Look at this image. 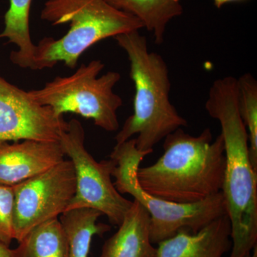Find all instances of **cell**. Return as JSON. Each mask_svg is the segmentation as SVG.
I'll use <instances>...</instances> for the list:
<instances>
[{"mask_svg": "<svg viewBox=\"0 0 257 257\" xmlns=\"http://www.w3.org/2000/svg\"><path fill=\"white\" fill-rule=\"evenodd\" d=\"M205 108L220 124L224 140L221 192L231 222L230 257H244L256 248L257 170L250 159L247 130L239 114L237 79L229 76L214 81Z\"/></svg>", "mask_w": 257, "mask_h": 257, "instance_id": "cell-1", "label": "cell"}, {"mask_svg": "<svg viewBox=\"0 0 257 257\" xmlns=\"http://www.w3.org/2000/svg\"><path fill=\"white\" fill-rule=\"evenodd\" d=\"M164 153L155 163L139 167V184L148 194L168 202H201L222 190L225 165L224 140L213 141L210 128L199 136L182 128L164 139Z\"/></svg>", "mask_w": 257, "mask_h": 257, "instance_id": "cell-2", "label": "cell"}, {"mask_svg": "<svg viewBox=\"0 0 257 257\" xmlns=\"http://www.w3.org/2000/svg\"><path fill=\"white\" fill-rule=\"evenodd\" d=\"M114 38L127 55L135 87L133 114L115 140L116 144L122 143L138 135L135 138L137 149L152 153L154 147L167 135L188 123L171 103L167 64L162 56L150 52L146 37L135 30Z\"/></svg>", "mask_w": 257, "mask_h": 257, "instance_id": "cell-3", "label": "cell"}, {"mask_svg": "<svg viewBox=\"0 0 257 257\" xmlns=\"http://www.w3.org/2000/svg\"><path fill=\"white\" fill-rule=\"evenodd\" d=\"M40 18L52 25L69 24V30L58 40H40L35 49V70L52 68L61 62L74 69L81 55L98 42L144 28L136 17L105 0H47Z\"/></svg>", "mask_w": 257, "mask_h": 257, "instance_id": "cell-4", "label": "cell"}, {"mask_svg": "<svg viewBox=\"0 0 257 257\" xmlns=\"http://www.w3.org/2000/svg\"><path fill=\"white\" fill-rule=\"evenodd\" d=\"M150 154L138 150L135 139H130L116 144L109 160L113 164L111 176L115 179V188L121 194L131 195L148 211L150 240L153 244L175 236L181 230L197 233L226 214L222 192L191 204L168 202L145 192L139 184L137 172L144 158Z\"/></svg>", "mask_w": 257, "mask_h": 257, "instance_id": "cell-5", "label": "cell"}, {"mask_svg": "<svg viewBox=\"0 0 257 257\" xmlns=\"http://www.w3.org/2000/svg\"><path fill=\"white\" fill-rule=\"evenodd\" d=\"M104 67L101 60H92L69 77H57L42 89L28 92L37 103L50 106L56 116L74 113L92 119L106 132H115L119 128L117 111L123 101L114 87L121 76L108 72L99 77Z\"/></svg>", "mask_w": 257, "mask_h": 257, "instance_id": "cell-6", "label": "cell"}, {"mask_svg": "<svg viewBox=\"0 0 257 257\" xmlns=\"http://www.w3.org/2000/svg\"><path fill=\"white\" fill-rule=\"evenodd\" d=\"M84 128L78 120L67 122L60 143L74 169L76 192L67 207L89 208L106 215L111 224L119 226L133 202L123 197L111 181L113 164L110 160L96 162L84 146Z\"/></svg>", "mask_w": 257, "mask_h": 257, "instance_id": "cell-7", "label": "cell"}, {"mask_svg": "<svg viewBox=\"0 0 257 257\" xmlns=\"http://www.w3.org/2000/svg\"><path fill=\"white\" fill-rule=\"evenodd\" d=\"M76 187L69 160L13 187L14 239L19 242L35 226L62 215L73 199Z\"/></svg>", "mask_w": 257, "mask_h": 257, "instance_id": "cell-8", "label": "cell"}, {"mask_svg": "<svg viewBox=\"0 0 257 257\" xmlns=\"http://www.w3.org/2000/svg\"><path fill=\"white\" fill-rule=\"evenodd\" d=\"M67 128L63 116L0 77V142H60Z\"/></svg>", "mask_w": 257, "mask_h": 257, "instance_id": "cell-9", "label": "cell"}, {"mask_svg": "<svg viewBox=\"0 0 257 257\" xmlns=\"http://www.w3.org/2000/svg\"><path fill=\"white\" fill-rule=\"evenodd\" d=\"M60 142H0V185L14 187L64 160Z\"/></svg>", "mask_w": 257, "mask_h": 257, "instance_id": "cell-10", "label": "cell"}, {"mask_svg": "<svg viewBox=\"0 0 257 257\" xmlns=\"http://www.w3.org/2000/svg\"><path fill=\"white\" fill-rule=\"evenodd\" d=\"M231 235V222L225 214L197 233L181 230L157 243V257H223L232 246Z\"/></svg>", "mask_w": 257, "mask_h": 257, "instance_id": "cell-11", "label": "cell"}, {"mask_svg": "<svg viewBox=\"0 0 257 257\" xmlns=\"http://www.w3.org/2000/svg\"><path fill=\"white\" fill-rule=\"evenodd\" d=\"M99 257H157L150 240V214L138 201H133L119 229L104 242Z\"/></svg>", "mask_w": 257, "mask_h": 257, "instance_id": "cell-12", "label": "cell"}, {"mask_svg": "<svg viewBox=\"0 0 257 257\" xmlns=\"http://www.w3.org/2000/svg\"><path fill=\"white\" fill-rule=\"evenodd\" d=\"M32 0H10V8L5 15L4 30L0 39L6 38L18 50L10 54L11 62L20 68L35 70L36 45L32 42L30 15Z\"/></svg>", "mask_w": 257, "mask_h": 257, "instance_id": "cell-13", "label": "cell"}, {"mask_svg": "<svg viewBox=\"0 0 257 257\" xmlns=\"http://www.w3.org/2000/svg\"><path fill=\"white\" fill-rule=\"evenodd\" d=\"M116 9L138 18L144 28L152 32L155 43L165 40L166 29L173 19L183 13L182 0H105Z\"/></svg>", "mask_w": 257, "mask_h": 257, "instance_id": "cell-14", "label": "cell"}, {"mask_svg": "<svg viewBox=\"0 0 257 257\" xmlns=\"http://www.w3.org/2000/svg\"><path fill=\"white\" fill-rule=\"evenodd\" d=\"M12 249L13 257H69L68 239L60 219L33 228Z\"/></svg>", "mask_w": 257, "mask_h": 257, "instance_id": "cell-15", "label": "cell"}, {"mask_svg": "<svg viewBox=\"0 0 257 257\" xmlns=\"http://www.w3.org/2000/svg\"><path fill=\"white\" fill-rule=\"evenodd\" d=\"M100 211L89 208L71 209L61 215L60 222L68 239L69 257H88L94 235L102 236L111 229L107 224H97Z\"/></svg>", "mask_w": 257, "mask_h": 257, "instance_id": "cell-16", "label": "cell"}, {"mask_svg": "<svg viewBox=\"0 0 257 257\" xmlns=\"http://www.w3.org/2000/svg\"><path fill=\"white\" fill-rule=\"evenodd\" d=\"M237 86L239 114L247 130L250 159L257 170V82L246 73L237 79Z\"/></svg>", "mask_w": 257, "mask_h": 257, "instance_id": "cell-17", "label": "cell"}, {"mask_svg": "<svg viewBox=\"0 0 257 257\" xmlns=\"http://www.w3.org/2000/svg\"><path fill=\"white\" fill-rule=\"evenodd\" d=\"M15 195L13 187L0 185V242L10 246L13 236Z\"/></svg>", "mask_w": 257, "mask_h": 257, "instance_id": "cell-18", "label": "cell"}, {"mask_svg": "<svg viewBox=\"0 0 257 257\" xmlns=\"http://www.w3.org/2000/svg\"><path fill=\"white\" fill-rule=\"evenodd\" d=\"M0 257H13V251L10 246L0 242Z\"/></svg>", "mask_w": 257, "mask_h": 257, "instance_id": "cell-19", "label": "cell"}, {"mask_svg": "<svg viewBox=\"0 0 257 257\" xmlns=\"http://www.w3.org/2000/svg\"><path fill=\"white\" fill-rule=\"evenodd\" d=\"M213 1H214V4L216 8H221V7L224 6V5L227 4V3L239 1V0H213Z\"/></svg>", "mask_w": 257, "mask_h": 257, "instance_id": "cell-20", "label": "cell"}, {"mask_svg": "<svg viewBox=\"0 0 257 257\" xmlns=\"http://www.w3.org/2000/svg\"><path fill=\"white\" fill-rule=\"evenodd\" d=\"M244 257H257L256 256V250L255 251V252L253 253V254H251V253H249V254L246 255V256Z\"/></svg>", "mask_w": 257, "mask_h": 257, "instance_id": "cell-21", "label": "cell"}]
</instances>
